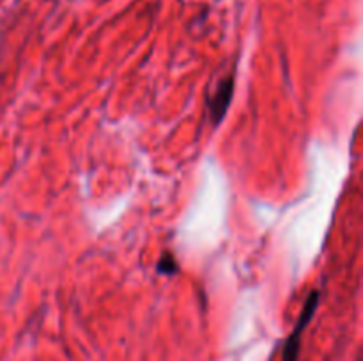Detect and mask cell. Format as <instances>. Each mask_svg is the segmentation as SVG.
Segmentation results:
<instances>
[{
	"label": "cell",
	"mask_w": 363,
	"mask_h": 361,
	"mask_svg": "<svg viewBox=\"0 0 363 361\" xmlns=\"http://www.w3.org/2000/svg\"><path fill=\"white\" fill-rule=\"evenodd\" d=\"M234 87H236V80H234V74L230 73L218 81L215 92L209 96L208 110L213 126H218V124L225 119L227 110H229L230 103H233Z\"/></svg>",
	"instance_id": "2"
},
{
	"label": "cell",
	"mask_w": 363,
	"mask_h": 361,
	"mask_svg": "<svg viewBox=\"0 0 363 361\" xmlns=\"http://www.w3.org/2000/svg\"><path fill=\"white\" fill-rule=\"evenodd\" d=\"M319 301H321V292H319V290H312V292L308 294L307 301H305L303 308H301L300 317H298L293 331H291V335L287 336L286 345H284L282 361H298V356H300V349H301V336H303L305 329H307L308 324H311L312 317H314L315 310H318L319 306Z\"/></svg>",
	"instance_id": "1"
},
{
	"label": "cell",
	"mask_w": 363,
	"mask_h": 361,
	"mask_svg": "<svg viewBox=\"0 0 363 361\" xmlns=\"http://www.w3.org/2000/svg\"><path fill=\"white\" fill-rule=\"evenodd\" d=\"M156 271H158V275L167 276V278L176 276L177 273H179V264H177V258L174 257V253H170V251H163L162 257H160L158 262H156Z\"/></svg>",
	"instance_id": "3"
}]
</instances>
